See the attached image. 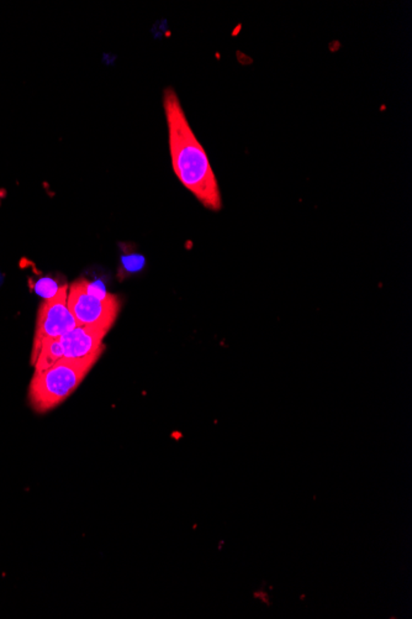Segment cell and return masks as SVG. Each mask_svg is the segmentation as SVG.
<instances>
[{"mask_svg":"<svg viewBox=\"0 0 412 619\" xmlns=\"http://www.w3.org/2000/svg\"><path fill=\"white\" fill-rule=\"evenodd\" d=\"M99 357L69 360L61 359L54 365L35 372L29 387L30 405L39 413L54 410L77 390L97 364Z\"/></svg>","mask_w":412,"mask_h":619,"instance_id":"2","label":"cell"},{"mask_svg":"<svg viewBox=\"0 0 412 619\" xmlns=\"http://www.w3.org/2000/svg\"><path fill=\"white\" fill-rule=\"evenodd\" d=\"M163 108L175 176L205 208L218 212L223 207V200L218 180L208 154L190 127L175 89H165Z\"/></svg>","mask_w":412,"mask_h":619,"instance_id":"1","label":"cell"},{"mask_svg":"<svg viewBox=\"0 0 412 619\" xmlns=\"http://www.w3.org/2000/svg\"><path fill=\"white\" fill-rule=\"evenodd\" d=\"M64 284H59V282L51 277H41L34 283V291L37 296L46 299H52L59 294Z\"/></svg>","mask_w":412,"mask_h":619,"instance_id":"7","label":"cell"},{"mask_svg":"<svg viewBox=\"0 0 412 619\" xmlns=\"http://www.w3.org/2000/svg\"><path fill=\"white\" fill-rule=\"evenodd\" d=\"M61 359H64V352L59 344V339L45 342L37 355V359L34 362L35 372L49 369Z\"/></svg>","mask_w":412,"mask_h":619,"instance_id":"6","label":"cell"},{"mask_svg":"<svg viewBox=\"0 0 412 619\" xmlns=\"http://www.w3.org/2000/svg\"><path fill=\"white\" fill-rule=\"evenodd\" d=\"M109 330L95 327L78 325L73 330L59 337L64 352V359L83 360L100 357L104 350V337Z\"/></svg>","mask_w":412,"mask_h":619,"instance_id":"5","label":"cell"},{"mask_svg":"<svg viewBox=\"0 0 412 619\" xmlns=\"http://www.w3.org/2000/svg\"><path fill=\"white\" fill-rule=\"evenodd\" d=\"M69 308L78 325L95 327L110 330L120 311L119 298L115 301H100L90 296L77 279L69 287Z\"/></svg>","mask_w":412,"mask_h":619,"instance_id":"4","label":"cell"},{"mask_svg":"<svg viewBox=\"0 0 412 619\" xmlns=\"http://www.w3.org/2000/svg\"><path fill=\"white\" fill-rule=\"evenodd\" d=\"M122 264L127 272H137L145 266V259L140 255H130L122 259Z\"/></svg>","mask_w":412,"mask_h":619,"instance_id":"9","label":"cell"},{"mask_svg":"<svg viewBox=\"0 0 412 619\" xmlns=\"http://www.w3.org/2000/svg\"><path fill=\"white\" fill-rule=\"evenodd\" d=\"M69 286L64 284L59 294L46 299L40 306L35 329L34 345L31 352V364L34 365L45 342L59 339L78 327L69 308Z\"/></svg>","mask_w":412,"mask_h":619,"instance_id":"3","label":"cell"},{"mask_svg":"<svg viewBox=\"0 0 412 619\" xmlns=\"http://www.w3.org/2000/svg\"><path fill=\"white\" fill-rule=\"evenodd\" d=\"M83 286L86 288V291H87L90 296L93 297L97 298V299H100V301H115L117 299V296H114L112 293L107 292L104 288L100 286V284H98V283L89 282L87 279H83L82 278Z\"/></svg>","mask_w":412,"mask_h":619,"instance_id":"8","label":"cell"}]
</instances>
